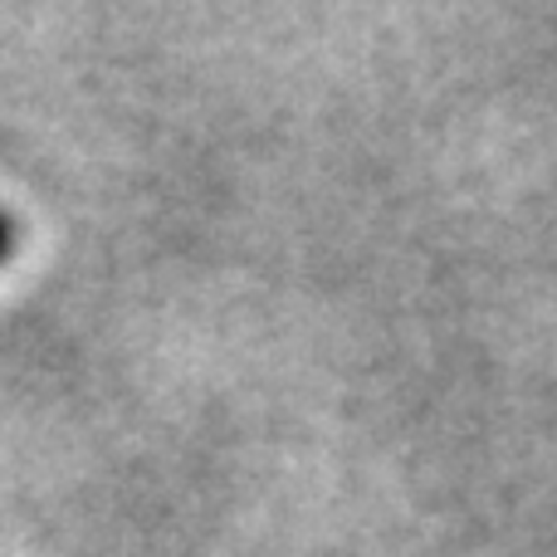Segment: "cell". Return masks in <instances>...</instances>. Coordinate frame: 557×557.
<instances>
[{"mask_svg":"<svg viewBox=\"0 0 557 557\" xmlns=\"http://www.w3.org/2000/svg\"><path fill=\"white\" fill-rule=\"evenodd\" d=\"M10 255H15V221L0 211V264H5Z\"/></svg>","mask_w":557,"mask_h":557,"instance_id":"obj_1","label":"cell"}]
</instances>
